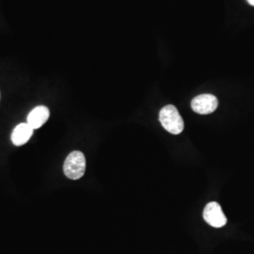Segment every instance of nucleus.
<instances>
[{
  "label": "nucleus",
  "instance_id": "1",
  "mask_svg": "<svg viewBox=\"0 0 254 254\" xmlns=\"http://www.w3.org/2000/svg\"><path fill=\"white\" fill-rule=\"evenodd\" d=\"M159 121L162 127L173 135H179L184 130V121L173 105H168L160 110Z\"/></svg>",
  "mask_w": 254,
  "mask_h": 254
},
{
  "label": "nucleus",
  "instance_id": "2",
  "mask_svg": "<svg viewBox=\"0 0 254 254\" xmlns=\"http://www.w3.org/2000/svg\"><path fill=\"white\" fill-rule=\"evenodd\" d=\"M86 170L85 155L79 151H73L67 156L64 165V174L72 180L80 179Z\"/></svg>",
  "mask_w": 254,
  "mask_h": 254
},
{
  "label": "nucleus",
  "instance_id": "3",
  "mask_svg": "<svg viewBox=\"0 0 254 254\" xmlns=\"http://www.w3.org/2000/svg\"><path fill=\"white\" fill-rule=\"evenodd\" d=\"M203 218L212 227L221 228L227 223V218L225 217L221 206L216 201L209 202L203 210Z\"/></svg>",
  "mask_w": 254,
  "mask_h": 254
},
{
  "label": "nucleus",
  "instance_id": "4",
  "mask_svg": "<svg viewBox=\"0 0 254 254\" xmlns=\"http://www.w3.org/2000/svg\"><path fill=\"white\" fill-rule=\"evenodd\" d=\"M218 102L216 96L212 94H201L195 97L191 102L192 109L201 115L214 112L218 108Z\"/></svg>",
  "mask_w": 254,
  "mask_h": 254
},
{
  "label": "nucleus",
  "instance_id": "5",
  "mask_svg": "<svg viewBox=\"0 0 254 254\" xmlns=\"http://www.w3.org/2000/svg\"><path fill=\"white\" fill-rule=\"evenodd\" d=\"M50 116L49 109L45 106H39L32 109L27 116V124L33 129H38L43 127Z\"/></svg>",
  "mask_w": 254,
  "mask_h": 254
},
{
  "label": "nucleus",
  "instance_id": "6",
  "mask_svg": "<svg viewBox=\"0 0 254 254\" xmlns=\"http://www.w3.org/2000/svg\"><path fill=\"white\" fill-rule=\"evenodd\" d=\"M33 128L28 124H20L15 127L11 133V141L14 145L22 146L26 144L33 134Z\"/></svg>",
  "mask_w": 254,
  "mask_h": 254
},
{
  "label": "nucleus",
  "instance_id": "7",
  "mask_svg": "<svg viewBox=\"0 0 254 254\" xmlns=\"http://www.w3.org/2000/svg\"><path fill=\"white\" fill-rule=\"evenodd\" d=\"M248 2H249L252 6H254V0H248Z\"/></svg>",
  "mask_w": 254,
  "mask_h": 254
}]
</instances>
